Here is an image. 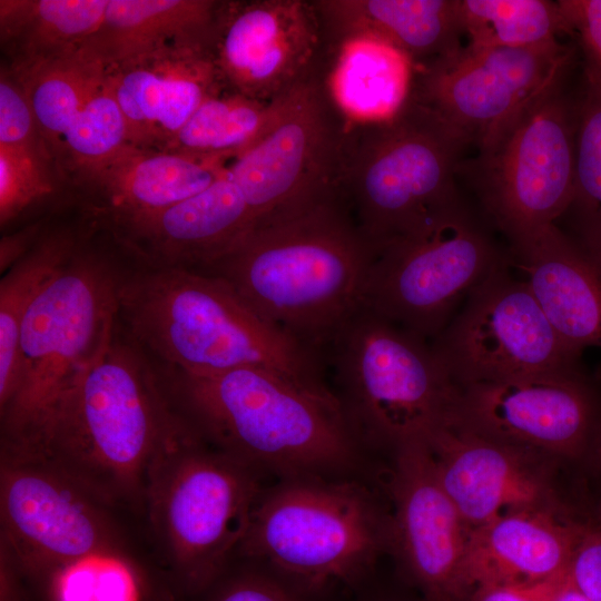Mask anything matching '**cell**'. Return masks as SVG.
Wrapping results in <instances>:
<instances>
[{
  "label": "cell",
  "instance_id": "obj_19",
  "mask_svg": "<svg viewBox=\"0 0 601 601\" xmlns=\"http://www.w3.org/2000/svg\"><path fill=\"white\" fill-rule=\"evenodd\" d=\"M437 479L470 530L526 508H559L544 460L453 418L427 441Z\"/></svg>",
  "mask_w": 601,
  "mask_h": 601
},
{
  "label": "cell",
  "instance_id": "obj_24",
  "mask_svg": "<svg viewBox=\"0 0 601 601\" xmlns=\"http://www.w3.org/2000/svg\"><path fill=\"white\" fill-rule=\"evenodd\" d=\"M227 160L127 144L81 185L115 231L205 190L226 173Z\"/></svg>",
  "mask_w": 601,
  "mask_h": 601
},
{
  "label": "cell",
  "instance_id": "obj_9",
  "mask_svg": "<svg viewBox=\"0 0 601 601\" xmlns=\"http://www.w3.org/2000/svg\"><path fill=\"white\" fill-rule=\"evenodd\" d=\"M127 268L81 243L33 299L20 329L17 392L0 412L1 442L22 436L109 342Z\"/></svg>",
  "mask_w": 601,
  "mask_h": 601
},
{
  "label": "cell",
  "instance_id": "obj_17",
  "mask_svg": "<svg viewBox=\"0 0 601 601\" xmlns=\"http://www.w3.org/2000/svg\"><path fill=\"white\" fill-rule=\"evenodd\" d=\"M210 53L226 89L273 101L327 67L314 1L223 0Z\"/></svg>",
  "mask_w": 601,
  "mask_h": 601
},
{
  "label": "cell",
  "instance_id": "obj_36",
  "mask_svg": "<svg viewBox=\"0 0 601 601\" xmlns=\"http://www.w3.org/2000/svg\"><path fill=\"white\" fill-rule=\"evenodd\" d=\"M49 151L0 147V225L4 228L48 199L56 185Z\"/></svg>",
  "mask_w": 601,
  "mask_h": 601
},
{
  "label": "cell",
  "instance_id": "obj_35",
  "mask_svg": "<svg viewBox=\"0 0 601 601\" xmlns=\"http://www.w3.org/2000/svg\"><path fill=\"white\" fill-rule=\"evenodd\" d=\"M574 236L601 248V90L582 79L575 135ZM565 214V215H566Z\"/></svg>",
  "mask_w": 601,
  "mask_h": 601
},
{
  "label": "cell",
  "instance_id": "obj_26",
  "mask_svg": "<svg viewBox=\"0 0 601 601\" xmlns=\"http://www.w3.org/2000/svg\"><path fill=\"white\" fill-rule=\"evenodd\" d=\"M223 0H108L104 20L81 49L102 66L168 47L210 51Z\"/></svg>",
  "mask_w": 601,
  "mask_h": 601
},
{
  "label": "cell",
  "instance_id": "obj_28",
  "mask_svg": "<svg viewBox=\"0 0 601 601\" xmlns=\"http://www.w3.org/2000/svg\"><path fill=\"white\" fill-rule=\"evenodd\" d=\"M328 88L348 121L387 119L407 100L414 68L395 48L355 39L328 47Z\"/></svg>",
  "mask_w": 601,
  "mask_h": 601
},
{
  "label": "cell",
  "instance_id": "obj_25",
  "mask_svg": "<svg viewBox=\"0 0 601 601\" xmlns=\"http://www.w3.org/2000/svg\"><path fill=\"white\" fill-rule=\"evenodd\" d=\"M328 47L355 39L384 42L413 67L459 51L461 0H315Z\"/></svg>",
  "mask_w": 601,
  "mask_h": 601
},
{
  "label": "cell",
  "instance_id": "obj_30",
  "mask_svg": "<svg viewBox=\"0 0 601 601\" xmlns=\"http://www.w3.org/2000/svg\"><path fill=\"white\" fill-rule=\"evenodd\" d=\"M273 102L223 88L206 98L164 150L234 159L263 132Z\"/></svg>",
  "mask_w": 601,
  "mask_h": 601
},
{
  "label": "cell",
  "instance_id": "obj_37",
  "mask_svg": "<svg viewBox=\"0 0 601 601\" xmlns=\"http://www.w3.org/2000/svg\"><path fill=\"white\" fill-rule=\"evenodd\" d=\"M238 558V556H236ZM194 601H317L264 566L238 558Z\"/></svg>",
  "mask_w": 601,
  "mask_h": 601
},
{
  "label": "cell",
  "instance_id": "obj_16",
  "mask_svg": "<svg viewBox=\"0 0 601 601\" xmlns=\"http://www.w3.org/2000/svg\"><path fill=\"white\" fill-rule=\"evenodd\" d=\"M455 418L549 460L597 457L601 388L582 366L461 387Z\"/></svg>",
  "mask_w": 601,
  "mask_h": 601
},
{
  "label": "cell",
  "instance_id": "obj_38",
  "mask_svg": "<svg viewBox=\"0 0 601 601\" xmlns=\"http://www.w3.org/2000/svg\"><path fill=\"white\" fill-rule=\"evenodd\" d=\"M0 147L49 151L23 87L3 66L0 76Z\"/></svg>",
  "mask_w": 601,
  "mask_h": 601
},
{
  "label": "cell",
  "instance_id": "obj_1",
  "mask_svg": "<svg viewBox=\"0 0 601 601\" xmlns=\"http://www.w3.org/2000/svg\"><path fill=\"white\" fill-rule=\"evenodd\" d=\"M179 422L156 364L117 322L104 348L0 453L37 461L141 523L151 460Z\"/></svg>",
  "mask_w": 601,
  "mask_h": 601
},
{
  "label": "cell",
  "instance_id": "obj_27",
  "mask_svg": "<svg viewBox=\"0 0 601 601\" xmlns=\"http://www.w3.org/2000/svg\"><path fill=\"white\" fill-rule=\"evenodd\" d=\"M108 0H1L0 42L19 72L79 52L99 29Z\"/></svg>",
  "mask_w": 601,
  "mask_h": 601
},
{
  "label": "cell",
  "instance_id": "obj_33",
  "mask_svg": "<svg viewBox=\"0 0 601 601\" xmlns=\"http://www.w3.org/2000/svg\"><path fill=\"white\" fill-rule=\"evenodd\" d=\"M461 14L474 48L534 47L568 33L558 1L461 0Z\"/></svg>",
  "mask_w": 601,
  "mask_h": 601
},
{
  "label": "cell",
  "instance_id": "obj_12",
  "mask_svg": "<svg viewBox=\"0 0 601 601\" xmlns=\"http://www.w3.org/2000/svg\"><path fill=\"white\" fill-rule=\"evenodd\" d=\"M501 264L496 247L460 201L375 250L363 307L433 341L461 299Z\"/></svg>",
  "mask_w": 601,
  "mask_h": 601
},
{
  "label": "cell",
  "instance_id": "obj_2",
  "mask_svg": "<svg viewBox=\"0 0 601 601\" xmlns=\"http://www.w3.org/2000/svg\"><path fill=\"white\" fill-rule=\"evenodd\" d=\"M373 257L332 186L258 218L198 269L226 280L258 314L319 352L363 307Z\"/></svg>",
  "mask_w": 601,
  "mask_h": 601
},
{
  "label": "cell",
  "instance_id": "obj_11",
  "mask_svg": "<svg viewBox=\"0 0 601 601\" xmlns=\"http://www.w3.org/2000/svg\"><path fill=\"white\" fill-rule=\"evenodd\" d=\"M569 71L491 147L463 164L485 211L511 244L555 225L573 200L581 86L577 93L568 89Z\"/></svg>",
  "mask_w": 601,
  "mask_h": 601
},
{
  "label": "cell",
  "instance_id": "obj_4",
  "mask_svg": "<svg viewBox=\"0 0 601 601\" xmlns=\"http://www.w3.org/2000/svg\"><path fill=\"white\" fill-rule=\"evenodd\" d=\"M156 366L173 410L187 425L256 472L316 475L354 455L356 433L329 390L254 366L203 376Z\"/></svg>",
  "mask_w": 601,
  "mask_h": 601
},
{
  "label": "cell",
  "instance_id": "obj_10",
  "mask_svg": "<svg viewBox=\"0 0 601 601\" xmlns=\"http://www.w3.org/2000/svg\"><path fill=\"white\" fill-rule=\"evenodd\" d=\"M0 549L27 582L91 556L154 571L140 522L52 469L0 453Z\"/></svg>",
  "mask_w": 601,
  "mask_h": 601
},
{
  "label": "cell",
  "instance_id": "obj_14",
  "mask_svg": "<svg viewBox=\"0 0 601 601\" xmlns=\"http://www.w3.org/2000/svg\"><path fill=\"white\" fill-rule=\"evenodd\" d=\"M575 50L559 40L526 48H474L413 67L410 96L479 151L572 67Z\"/></svg>",
  "mask_w": 601,
  "mask_h": 601
},
{
  "label": "cell",
  "instance_id": "obj_43",
  "mask_svg": "<svg viewBox=\"0 0 601 601\" xmlns=\"http://www.w3.org/2000/svg\"><path fill=\"white\" fill-rule=\"evenodd\" d=\"M0 601H38L28 582L3 549H0Z\"/></svg>",
  "mask_w": 601,
  "mask_h": 601
},
{
  "label": "cell",
  "instance_id": "obj_22",
  "mask_svg": "<svg viewBox=\"0 0 601 601\" xmlns=\"http://www.w3.org/2000/svg\"><path fill=\"white\" fill-rule=\"evenodd\" d=\"M585 524L559 508L505 512L470 531L463 566L464 599L476 588L555 580L569 568Z\"/></svg>",
  "mask_w": 601,
  "mask_h": 601
},
{
  "label": "cell",
  "instance_id": "obj_7",
  "mask_svg": "<svg viewBox=\"0 0 601 601\" xmlns=\"http://www.w3.org/2000/svg\"><path fill=\"white\" fill-rule=\"evenodd\" d=\"M388 546L390 516L366 490L302 480L260 495L236 556L321 598L359 584Z\"/></svg>",
  "mask_w": 601,
  "mask_h": 601
},
{
  "label": "cell",
  "instance_id": "obj_34",
  "mask_svg": "<svg viewBox=\"0 0 601 601\" xmlns=\"http://www.w3.org/2000/svg\"><path fill=\"white\" fill-rule=\"evenodd\" d=\"M127 144L125 119L100 63L63 138L58 162L72 173L76 183L83 184Z\"/></svg>",
  "mask_w": 601,
  "mask_h": 601
},
{
  "label": "cell",
  "instance_id": "obj_5",
  "mask_svg": "<svg viewBox=\"0 0 601 601\" xmlns=\"http://www.w3.org/2000/svg\"><path fill=\"white\" fill-rule=\"evenodd\" d=\"M260 495L258 472L205 443L183 418L165 437L148 470L141 530L171 601H194L225 571Z\"/></svg>",
  "mask_w": 601,
  "mask_h": 601
},
{
  "label": "cell",
  "instance_id": "obj_41",
  "mask_svg": "<svg viewBox=\"0 0 601 601\" xmlns=\"http://www.w3.org/2000/svg\"><path fill=\"white\" fill-rule=\"evenodd\" d=\"M562 577L534 584L480 587L471 591L464 601H552L555 587Z\"/></svg>",
  "mask_w": 601,
  "mask_h": 601
},
{
  "label": "cell",
  "instance_id": "obj_40",
  "mask_svg": "<svg viewBox=\"0 0 601 601\" xmlns=\"http://www.w3.org/2000/svg\"><path fill=\"white\" fill-rule=\"evenodd\" d=\"M566 573L591 601H601V523L585 524Z\"/></svg>",
  "mask_w": 601,
  "mask_h": 601
},
{
  "label": "cell",
  "instance_id": "obj_23",
  "mask_svg": "<svg viewBox=\"0 0 601 601\" xmlns=\"http://www.w3.org/2000/svg\"><path fill=\"white\" fill-rule=\"evenodd\" d=\"M512 256L566 345L601 348V248L555 224L512 244Z\"/></svg>",
  "mask_w": 601,
  "mask_h": 601
},
{
  "label": "cell",
  "instance_id": "obj_3",
  "mask_svg": "<svg viewBox=\"0 0 601 601\" xmlns=\"http://www.w3.org/2000/svg\"><path fill=\"white\" fill-rule=\"evenodd\" d=\"M118 322L165 368L203 376L254 366L327 390L319 352L258 314L226 280L204 270L128 267Z\"/></svg>",
  "mask_w": 601,
  "mask_h": 601
},
{
  "label": "cell",
  "instance_id": "obj_42",
  "mask_svg": "<svg viewBox=\"0 0 601 601\" xmlns=\"http://www.w3.org/2000/svg\"><path fill=\"white\" fill-rule=\"evenodd\" d=\"M41 223L31 225L11 235L2 236L0 244V270L3 274L24 256L41 238Z\"/></svg>",
  "mask_w": 601,
  "mask_h": 601
},
{
  "label": "cell",
  "instance_id": "obj_18",
  "mask_svg": "<svg viewBox=\"0 0 601 601\" xmlns=\"http://www.w3.org/2000/svg\"><path fill=\"white\" fill-rule=\"evenodd\" d=\"M395 451L391 548L426 601H462V566L471 530L443 490L427 443Z\"/></svg>",
  "mask_w": 601,
  "mask_h": 601
},
{
  "label": "cell",
  "instance_id": "obj_29",
  "mask_svg": "<svg viewBox=\"0 0 601 601\" xmlns=\"http://www.w3.org/2000/svg\"><path fill=\"white\" fill-rule=\"evenodd\" d=\"M81 242L69 229L41 236L0 282V412L13 398L19 377V341L23 317L50 278Z\"/></svg>",
  "mask_w": 601,
  "mask_h": 601
},
{
  "label": "cell",
  "instance_id": "obj_21",
  "mask_svg": "<svg viewBox=\"0 0 601 601\" xmlns=\"http://www.w3.org/2000/svg\"><path fill=\"white\" fill-rule=\"evenodd\" d=\"M255 223L227 170L205 190L115 230L137 265L203 268L226 253Z\"/></svg>",
  "mask_w": 601,
  "mask_h": 601
},
{
  "label": "cell",
  "instance_id": "obj_15",
  "mask_svg": "<svg viewBox=\"0 0 601 601\" xmlns=\"http://www.w3.org/2000/svg\"><path fill=\"white\" fill-rule=\"evenodd\" d=\"M327 67L274 99L259 137L228 165L255 221L333 186L347 119L326 79Z\"/></svg>",
  "mask_w": 601,
  "mask_h": 601
},
{
  "label": "cell",
  "instance_id": "obj_45",
  "mask_svg": "<svg viewBox=\"0 0 601 601\" xmlns=\"http://www.w3.org/2000/svg\"><path fill=\"white\" fill-rule=\"evenodd\" d=\"M359 601H388V600L380 598V597H371V598L362 599Z\"/></svg>",
  "mask_w": 601,
  "mask_h": 601
},
{
  "label": "cell",
  "instance_id": "obj_20",
  "mask_svg": "<svg viewBox=\"0 0 601 601\" xmlns=\"http://www.w3.org/2000/svg\"><path fill=\"white\" fill-rule=\"evenodd\" d=\"M128 145L164 150L213 93L225 88L208 49L168 47L104 66Z\"/></svg>",
  "mask_w": 601,
  "mask_h": 601
},
{
  "label": "cell",
  "instance_id": "obj_46",
  "mask_svg": "<svg viewBox=\"0 0 601 601\" xmlns=\"http://www.w3.org/2000/svg\"><path fill=\"white\" fill-rule=\"evenodd\" d=\"M595 459H601V450Z\"/></svg>",
  "mask_w": 601,
  "mask_h": 601
},
{
  "label": "cell",
  "instance_id": "obj_32",
  "mask_svg": "<svg viewBox=\"0 0 601 601\" xmlns=\"http://www.w3.org/2000/svg\"><path fill=\"white\" fill-rule=\"evenodd\" d=\"M28 584L38 601H160L162 594L152 571L116 556L83 559Z\"/></svg>",
  "mask_w": 601,
  "mask_h": 601
},
{
  "label": "cell",
  "instance_id": "obj_8",
  "mask_svg": "<svg viewBox=\"0 0 601 601\" xmlns=\"http://www.w3.org/2000/svg\"><path fill=\"white\" fill-rule=\"evenodd\" d=\"M329 346L355 433L397 450L455 417L461 388L423 337L362 307Z\"/></svg>",
  "mask_w": 601,
  "mask_h": 601
},
{
  "label": "cell",
  "instance_id": "obj_6",
  "mask_svg": "<svg viewBox=\"0 0 601 601\" xmlns=\"http://www.w3.org/2000/svg\"><path fill=\"white\" fill-rule=\"evenodd\" d=\"M467 141L408 96L392 117L347 120L333 186L373 252L459 204Z\"/></svg>",
  "mask_w": 601,
  "mask_h": 601
},
{
  "label": "cell",
  "instance_id": "obj_39",
  "mask_svg": "<svg viewBox=\"0 0 601 601\" xmlns=\"http://www.w3.org/2000/svg\"><path fill=\"white\" fill-rule=\"evenodd\" d=\"M566 31L578 40L582 79L601 90V0H560Z\"/></svg>",
  "mask_w": 601,
  "mask_h": 601
},
{
  "label": "cell",
  "instance_id": "obj_44",
  "mask_svg": "<svg viewBox=\"0 0 601 601\" xmlns=\"http://www.w3.org/2000/svg\"><path fill=\"white\" fill-rule=\"evenodd\" d=\"M552 601H591L565 573L558 582Z\"/></svg>",
  "mask_w": 601,
  "mask_h": 601
},
{
  "label": "cell",
  "instance_id": "obj_13",
  "mask_svg": "<svg viewBox=\"0 0 601 601\" xmlns=\"http://www.w3.org/2000/svg\"><path fill=\"white\" fill-rule=\"evenodd\" d=\"M465 299L431 342L460 388L581 366L582 353L566 345L528 284L504 263Z\"/></svg>",
  "mask_w": 601,
  "mask_h": 601
},
{
  "label": "cell",
  "instance_id": "obj_31",
  "mask_svg": "<svg viewBox=\"0 0 601 601\" xmlns=\"http://www.w3.org/2000/svg\"><path fill=\"white\" fill-rule=\"evenodd\" d=\"M99 65L80 50L19 72L9 69L23 87L39 132L56 162Z\"/></svg>",
  "mask_w": 601,
  "mask_h": 601
}]
</instances>
